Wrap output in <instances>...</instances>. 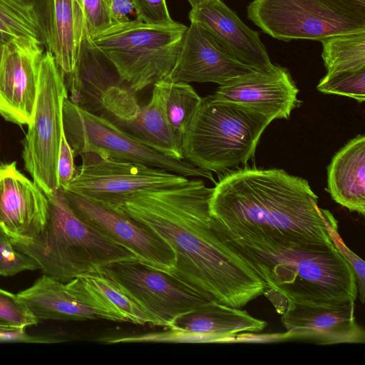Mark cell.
Segmentation results:
<instances>
[{"instance_id":"cell-1","label":"cell","mask_w":365,"mask_h":365,"mask_svg":"<svg viewBox=\"0 0 365 365\" xmlns=\"http://www.w3.org/2000/svg\"><path fill=\"white\" fill-rule=\"evenodd\" d=\"M212 188L201 179L133 193L115 210L161 237L175 255L168 272L215 301L242 308L265 283L217 232L210 211Z\"/></svg>"},{"instance_id":"cell-2","label":"cell","mask_w":365,"mask_h":365,"mask_svg":"<svg viewBox=\"0 0 365 365\" xmlns=\"http://www.w3.org/2000/svg\"><path fill=\"white\" fill-rule=\"evenodd\" d=\"M215 228L237 254L309 251L334 245L327 209L304 178L281 169L245 168L215 183L210 201Z\"/></svg>"},{"instance_id":"cell-3","label":"cell","mask_w":365,"mask_h":365,"mask_svg":"<svg viewBox=\"0 0 365 365\" xmlns=\"http://www.w3.org/2000/svg\"><path fill=\"white\" fill-rule=\"evenodd\" d=\"M47 197L48 213L43 230L29 242L11 240L17 250L34 259L43 274L67 283L109 264L138 259L77 217L61 189Z\"/></svg>"},{"instance_id":"cell-4","label":"cell","mask_w":365,"mask_h":365,"mask_svg":"<svg viewBox=\"0 0 365 365\" xmlns=\"http://www.w3.org/2000/svg\"><path fill=\"white\" fill-rule=\"evenodd\" d=\"M249 266L265 283L263 294L278 314L287 300L339 304L358 297L354 272L334 245L277 251L250 260Z\"/></svg>"},{"instance_id":"cell-5","label":"cell","mask_w":365,"mask_h":365,"mask_svg":"<svg viewBox=\"0 0 365 365\" xmlns=\"http://www.w3.org/2000/svg\"><path fill=\"white\" fill-rule=\"evenodd\" d=\"M272 120L260 112L212 95L202 98L182 139L183 159L210 173L245 164Z\"/></svg>"},{"instance_id":"cell-6","label":"cell","mask_w":365,"mask_h":365,"mask_svg":"<svg viewBox=\"0 0 365 365\" xmlns=\"http://www.w3.org/2000/svg\"><path fill=\"white\" fill-rule=\"evenodd\" d=\"M187 26L151 25L137 19L113 24L90 36L133 93L165 80L178 57Z\"/></svg>"},{"instance_id":"cell-7","label":"cell","mask_w":365,"mask_h":365,"mask_svg":"<svg viewBox=\"0 0 365 365\" xmlns=\"http://www.w3.org/2000/svg\"><path fill=\"white\" fill-rule=\"evenodd\" d=\"M68 98L63 74L53 55L43 53L38 95L22 143L26 170L47 195L58 188L57 164L62 133L63 104Z\"/></svg>"},{"instance_id":"cell-8","label":"cell","mask_w":365,"mask_h":365,"mask_svg":"<svg viewBox=\"0 0 365 365\" xmlns=\"http://www.w3.org/2000/svg\"><path fill=\"white\" fill-rule=\"evenodd\" d=\"M247 14L265 34L284 41L365 31V16L337 0H252Z\"/></svg>"},{"instance_id":"cell-9","label":"cell","mask_w":365,"mask_h":365,"mask_svg":"<svg viewBox=\"0 0 365 365\" xmlns=\"http://www.w3.org/2000/svg\"><path fill=\"white\" fill-rule=\"evenodd\" d=\"M63 130L74 156L95 153L108 158L161 168L184 177L213 182L212 173L185 160L166 156L131 138L106 118L78 107L68 98L63 104Z\"/></svg>"},{"instance_id":"cell-10","label":"cell","mask_w":365,"mask_h":365,"mask_svg":"<svg viewBox=\"0 0 365 365\" xmlns=\"http://www.w3.org/2000/svg\"><path fill=\"white\" fill-rule=\"evenodd\" d=\"M81 164L65 190L115 210L128 196L143 190L184 182L182 175L95 153L80 155Z\"/></svg>"},{"instance_id":"cell-11","label":"cell","mask_w":365,"mask_h":365,"mask_svg":"<svg viewBox=\"0 0 365 365\" xmlns=\"http://www.w3.org/2000/svg\"><path fill=\"white\" fill-rule=\"evenodd\" d=\"M99 269L129 293L158 321V326L169 328L178 317L212 301L138 259L116 262Z\"/></svg>"},{"instance_id":"cell-12","label":"cell","mask_w":365,"mask_h":365,"mask_svg":"<svg viewBox=\"0 0 365 365\" xmlns=\"http://www.w3.org/2000/svg\"><path fill=\"white\" fill-rule=\"evenodd\" d=\"M62 191L72 211L96 232L127 248L150 267L165 272L173 268L172 249L153 231L79 194Z\"/></svg>"},{"instance_id":"cell-13","label":"cell","mask_w":365,"mask_h":365,"mask_svg":"<svg viewBox=\"0 0 365 365\" xmlns=\"http://www.w3.org/2000/svg\"><path fill=\"white\" fill-rule=\"evenodd\" d=\"M355 302L339 304L287 300L281 322L287 331L268 334L269 342L299 340L319 344H360L365 341L363 328L356 320Z\"/></svg>"},{"instance_id":"cell-14","label":"cell","mask_w":365,"mask_h":365,"mask_svg":"<svg viewBox=\"0 0 365 365\" xmlns=\"http://www.w3.org/2000/svg\"><path fill=\"white\" fill-rule=\"evenodd\" d=\"M48 207L46 195L15 161L0 164V228L13 242L34 239L46 224Z\"/></svg>"},{"instance_id":"cell-15","label":"cell","mask_w":365,"mask_h":365,"mask_svg":"<svg viewBox=\"0 0 365 365\" xmlns=\"http://www.w3.org/2000/svg\"><path fill=\"white\" fill-rule=\"evenodd\" d=\"M254 71L233 57L200 25L190 21L175 63L165 80L223 85Z\"/></svg>"},{"instance_id":"cell-16","label":"cell","mask_w":365,"mask_h":365,"mask_svg":"<svg viewBox=\"0 0 365 365\" xmlns=\"http://www.w3.org/2000/svg\"><path fill=\"white\" fill-rule=\"evenodd\" d=\"M298 93L287 69L274 64L269 70L254 71L220 85L212 96L248 107L274 120L289 118L301 103Z\"/></svg>"},{"instance_id":"cell-17","label":"cell","mask_w":365,"mask_h":365,"mask_svg":"<svg viewBox=\"0 0 365 365\" xmlns=\"http://www.w3.org/2000/svg\"><path fill=\"white\" fill-rule=\"evenodd\" d=\"M43 46H6L0 67V115L23 125L32 119Z\"/></svg>"},{"instance_id":"cell-18","label":"cell","mask_w":365,"mask_h":365,"mask_svg":"<svg viewBox=\"0 0 365 365\" xmlns=\"http://www.w3.org/2000/svg\"><path fill=\"white\" fill-rule=\"evenodd\" d=\"M227 51L255 71L269 70L274 64L258 32L247 26L221 0H206L189 13Z\"/></svg>"},{"instance_id":"cell-19","label":"cell","mask_w":365,"mask_h":365,"mask_svg":"<svg viewBox=\"0 0 365 365\" xmlns=\"http://www.w3.org/2000/svg\"><path fill=\"white\" fill-rule=\"evenodd\" d=\"M102 116L139 143L170 158L184 160L182 141L168 124L155 86L150 100L143 106L136 98L128 99Z\"/></svg>"},{"instance_id":"cell-20","label":"cell","mask_w":365,"mask_h":365,"mask_svg":"<svg viewBox=\"0 0 365 365\" xmlns=\"http://www.w3.org/2000/svg\"><path fill=\"white\" fill-rule=\"evenodd\" d=\"M34 5L45 46L65 77L75 68L87 29L83 11L77 0H35Z\"/></svg>"},{"instance_id":"cell-21","label":"cell","mask_w":365,"mask_h":365,"mask_svg":"<svg viewBox=\"0 0 365 365\" xmlns=\"http://www.w3.org/2000/svg\"><path fill=\"white\" fill-rule=\"evenodd\" d=\"M66 284L96 312L98 319L158 326L151 314L101 269L78 276Z\"/></svg>"},{"instance_id":"cell-22","label":"cell","mask_w":365,"mask_h":365,"mask_svg":"<svg viewBox=\"0 0 365 365\" xmlns=\"http://www.w3.org/2000/svg\"><path fill=\"white\" fill-rule=\"evenodd\" d=\"M64 78L71 93L68 98L78 107L97 115L107 93L115 86L125 85L113 65L91 41L87 29L75 68Z\"/></svg>"},{"instance_id":"cell-23","label":"cell","mask_w":365,"mask_h":365,"mask_svg":"<svg viewBox=\"0 0 365 365\" xmlns=\"http://www.w3.org/2000/svg\"><path fill=\"white\" fill-rule=\"evenodd\" d=\"M266 327V322L241 308L210 301L178 317L169 329L200 334L206 343H235L239 334L258 333Z\"/></svg>"},{"instance_id":"cell-24","label":"cell","mask_w":365,"mask_h":365,"mask_svg":"<svg viewBox=\"0 0 365 365\" xmlns=\"http://www.w3.org/2000/svg\"><path fill=\"white\" fill-rule=\"evenodd\" d=\"M327 190L351 212L365 215V137L358 135L332 158L327 167Z\"/></svg>"},{"instance_id":"cell-25","label":"cell","mask_w":365,"mask_h":365,"mask_svg":"<svg viewBox=\"0 0 365 365\" xmlns=\"http://www.w3.org/2000/svg\"><path fill=\"white\" fill-rule=\"evenodd\" d=\"M18 295L39 320L84 321L98 319L66 283L43 274Z\"/></svg>"},{"instance_id":"cell-26","label":"cell","mask_w":365,"mask_h":365,"mask_svg":"<svg viewBox=\"0 0 365 365\" xmlns=\"http://www.w3.org/2000/svg\"><path fill=\"white\" fill-rule=\"evenodd\" d=\"M0 42L6 46H45L34 2L0 0Z\"/></svg>"},{"instance_id":"cell-27","label":"cell","mask_w":365,"mask_h":365,"mask_svg":"<svg viewBox=\"0 0 365 365\" xmlns=\"http://www.w3.org/2000/svg\"><path fill=\"white\" fill-rule=\"evenodd\" d=\"M153 86L159 92L168 124L182 141L202 98L187 83L162 80L155 83Z\"/></svg>"},{"instance_id":"cell-28","label":"cell","mask_w":365,"mask_h":365,"mask_svg":"<svg viewBox=\"0 0 365 365\" xmlns=\"http://www.w3.org/2000/svg\"><path fill=\"white\" fill-rule=\"evenodd\" d=\"M321 42L327 73L365 68V31L335 35Z\"/></svg>"},{"instance_id":"cell-29","label":"cell","mask_w":365,"mask_h":365,"mask_svg":"<svg viewBox=\"0 0 365 365\" xmlns=\"http://www.w3.org/2000/svg\"><path fill=\"white\" fill-rule=\"evenodd\" d=\"M319 91L354 98L359 103L365 100V68L353 71L327 73L319 82Z\"/></svg>"},{"instance_id":"cell-30","label":"cell","mask_w":365,"mask_h":365,"mask_svg":"<svg viewBox=\"0 0 365 365\" xmlns=\"http://www.w3.org/2000/svg\"><path fill=\"white\" fill-rule=\"evenodd\" d=\"M38 322L18 294L0 288V327L26 328Z\"/></svg>"},{"instance_id":"cell-31","label":"cell","mask_w":365,"mask_h":365,"mask_svg":"<svg viewBox=\"0 0 365 365\" xmlns=\"http://www.w3.org/2000/svg\"><path fill=\"white\" fill-rule=\"evenodd\" d=\"M325 224L334 247L354 272L359 299L361 303H364L365 299V263L344 243L339 232L338 222L328 210L325 214Z\"/></svg>"},{"instance_id":"cell-32","label":"cell","mask_w":365,"mask_h":365,"mask_svg":"<svg viewBox=\"0 0 365 365\" xmlns=\"http://www.w3.org/2000/svg\"><path fill=\"white\" fill-rule=\"evenodd\" d=\"M37 269L39 267L34 259L17 250L11 238L0 228V275L13 276L24 271Z\"/></svg>"},{"instance_id":"cell-33","label":"cell","mask_w":365,"mask_h":365,"mask_svg":"<svg viewBox=\"0 0 365 365\" xmlns=\"http://www.w3.org/2000/svg\"><path fill=\"white\" fill-rule=\"evenodd\" d=\"M81 6L90 36L108 29L113 24L106 0H77Z\"/></svg>"},{"instance_id":"cell-34","label":"cell","mask_w":365,"mask_h":365,"mask_svg":"<svg viewBox=\"0 0 365 365\" xmlns=\"http://www.w3.org/2000/svg\"><path fill=\"white\" fill-rule=\"evenodd\" d=\"M136 19L144 23L168 26L174 24L165 0H133Z\"/></svg>"},{"instance_id":"cell-35","label":"cell","mask_w":365,"mask_h":365,"mask_svg":"<svg viewBox=\"0 0 365 365\" xmlns=\"http://www.w3.org/2000/svg\"><path fill=\"white\" fill-rule=\"evenodd\" d=\"M74 154L66 138L64 130L62 133L58 164L57 180L58 187L65 190L68 187L76 173Z\"/></svg>"},{"instance_id":"cell-36","label":"cell","mask_w":365,"mask_h":365,"mask_svg":"<svg viewBox=\"0 0 365 365\" xmlns=\"http://www.w3.org/2000/svg\"><path fill=\"white\" fill-rule=\"evenodd\" d=\"M26 328L0 327V342L49 343L52 339L28 334Z\"/></svg>"},{"instance_id":"cell-37","label":"cell","mask_w":365,"mask_h":365,"mask_svg":"<svg viewBox=\"0 0 365 365\" xmlns=\"http://www.w3.org/2000/svg\"><path fill=\"white\" fill-rule=\"evenodd\" d=\"M106 2L113 24L133 20L129 17L130 15L135 14L133 0H106Z\"/></svg>"},{"instance_id":"cell-38","label":"cell","mask_w":365,"mask_h":365,"mask_svg":"<svg viewBox=\"0 0 365 365\" xmlns=\"http://www.w3.org/2000/svg\"><path fill=\"white\" fill-rule=\"evenodd\" d=\"M365 16V0H337Z\"/></svg>"},{"instance_id":"cell-39","label":"cell","mask_w":365,"mask_h":365,"mask_svg":"<svg viewBox=\"0 0 365 365\" xmlns=\"http://www.w3.org/2000/svg\"><path fill=\"white\" fill-rule=\"evenodd\" d=\"M6 46L0 42V67L4 58Z\"/></svg>"},{"instance_id":"cell-40","label":"cell","mask_w":365,"mask_h":365,"mask_svg":"<svg viewBox=\"0 0 365 365\" xmlns=\"http://www.w3.org/2000/svg\"><path fill=\"white\" fill-rule=\"evenodd\" d=\"M190 4L191 5L192 8L196 7L198 5L201 4L206 0H187Z\"/></svg>"},{"instance_id":"cell-41","label":"cell","mask_w":365,"mask_h":365,"mask_svg":"<svg viewBox=\"0 0 365 365\" xmlns=\"http://www.w3.org/2000/svg\"><path fill=\"white\" fill-rule=\"evenodd\" d=\"M29 1H32V2H34V1H35V0H29Z\"/></svg>"}]
</instances>
